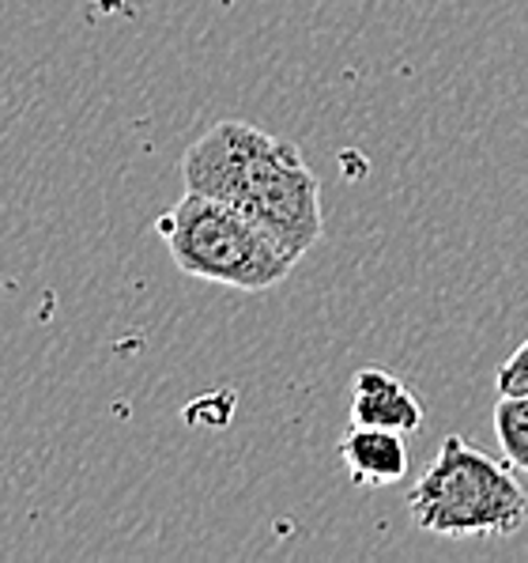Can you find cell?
<instances>
[{
    "label": "cell",
    "instance_id": "7",
    "mask_svg": "<svg viewBox=\"0 0 528 563\" xmlns=\"http://www.w3.org/2000/svg\"><path fill=\"white\" fill-rule=\"evenodd\" d=\"M498 394H525L528 397V341L517 344V352L498 367L495 375Z\"/></svg>",
    "mask_w": 528,
    "mask_h": 563
},
{
    "label": "cell",
    "instance_id": "4",
    "mask_svg": "<svg viewBox=\"0 0 528 563\" xmlns=\"http://www.w3.org/2000/svg\"><path fill=\"white\" fill-rule=\"evenodd\" d=\"M351 423L412 435L423 428V401L393 371L362 367L351 378Z\"/></svg>",
    "mask_w": 528,
    "mask_h": 563
},
{
    "label": "cell",
    "instance_id": "6",
    "mask_svg": "<svg viewBox=\"0 0 528 563\" xmlns=\"http://www.w3.org/2000/svg\"><path fill=\"white\" fill-rule=\"evenodd\" d=\"M495 435L514 470L528 473V397L525 394H498L495 405Z\"/></svg>",
    "mask_w": 528,
    "mask_h": 563
},
{
    "label": "cell",
    "instance_id": "1",
    "mask_svg": "<svg viewBox=\"0 0 528 563\" xmlns=\"http://www.w3.org/2000/svg\"><path fill=\"white\" fill-rule=\"evenodd\" d=\"M181 189L238 208L288 254L302 257L322 242V181L283 136L227 118L193 141L178 163Z\"/></svg>",
    "mask_w": 528,
    "mask_h": 563
},
{
    "label": "cell",
    "instance_id": "2",
    "mask_svg": "<svg viewBox=\"0 0 528 563\" xmlns=\"http://www.w3.org/2000/svg\"><path fill=\"white\" fill-rule=\"evenodd\" d=\"M408 515L415 530L449 541L514 537L528 522V492L509 462H495L469 439L449 435L430 470L415 481Z\"/></svg>",
    "mask_w": 528,
    "mask_h": 563
},
{
    "label": "cell",
    "instance_id": "3",
    "mask_svg": "<svg viewBox=\"0 0 528 563\" xmlns=\"http://www.w3.org/2000/svg\"><path fill=\"white\" fill-rule=\"evenodd\" d=\"M155 231L181 273L231 291H268L299 265V257L238 208L189 189L167 216H159Z\"/></svg>",
    "mask_w": 528,
    "mask_h": 563
},
{
    "label": "cell",
    "instance_id": "5",
    "mask_svg": "<svg viewBox=\"0 0 528 563\" xmlns=\"http://www.w3.org/2000/svg\"><path fill=\"white\" fill-rule=\"evenodd\" d=\"M340 462L355 488H393L408 476V446L401 431L351 423L340 439Z\"/></svg>",
    "mask_w": 528,
    "mask_h": 563
}]
</instances>
